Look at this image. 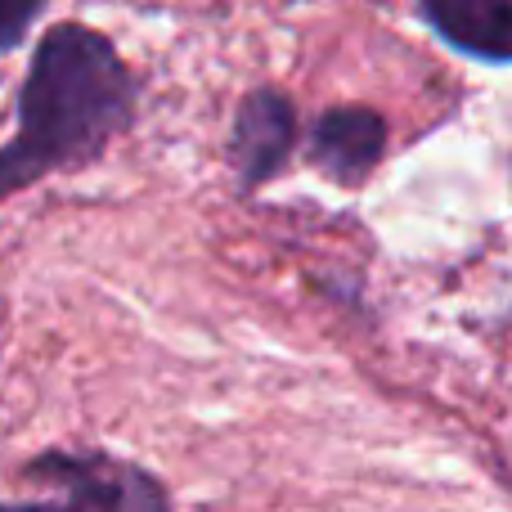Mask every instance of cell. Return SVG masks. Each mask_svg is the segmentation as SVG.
<instances>
[{"label":"cell","mask_w":512,"mask_h":512,"mask_svg":"<svg viewBox=\"0 0 512 512\" xmlns=\"http://www.w3.org/2000/svg\"><path fill=\"white\" fill-rule=\"evenodd\" d=\"M414 14L450 50L468 54L477 63H490V68L512 63V9L504 0H441V5H418Z\"/></svg>","instance_id":"cell-5"},{"label":"cell","mask_w":512,"mask_h":512,"mask_svg":"<svg viewBox=\"0 0 512 512\" xmlns=\"http://www.w3.org/2000/svg\"><path fill=\"white\" fill-rule=\"evenodd\" d=\"M135 104L140 81L122 50L86 23H54L27 63L14 140L0 144V198L104 158L131 131Z\"/></svg>","instance_id":"cell-1"},{"label":"cell","mask_w":512,"mask_h":512,"mask_svg":"<svg viewBox=\"0 0 512 512\" xmlns=\"http://www.w3.org/2000/svg\"><path fill=\"white\" fill-rule=\"evenodd\" d=\"M36 18H41V5H5V0H0V54L14 50V45L32 32Z\"/></svg>","instance_id":"cell-6"},{"label":"cell","mask_w":512,"mask_h":512,"mask_svg":"<svg viewBox=\"0 0 512 512\" xmlns=\"http://www.w3.org/2000/svg\"><path fill=\"white\" fill-rule=\"evenodd\" d=\"M387 153V117L369 104L324 108L310 126L306 162L342 189H360Z\"/></svg>","instance_id":"cell-4"},{"label":"cell","mask_w":512,"mask_h":512,"mask_svg":"<svg viewBox=\"0 0 512 512\" xmlns=\"http://www.w3.org/2000/svg\"><path fill=\"white\" fill-rule=\"evenodd\" d=\"M234 162L243 194L265 189L297 153V104L283 95L279 86H256L239 99L230 122V144H225Z\"/></svg>","instance_id":"cell-3"},{"label":"cell","mask_w":512,"mask_h":512,"mask_svg":"<svg viewBox=\"0 0 512 512\" xmlns=\"http://www.w3.org/2000/svg\"><path fill=\"white\" fill-rule=\"evenodd\" d=\"M23 477L45 490L77 495L81 504H90L95 512H171L167 486L153 472L135 468L126 459H113V454H99V450L36 454L23 468Z\"/></svg>","instance_id":"cell-2"}]
</instances>
